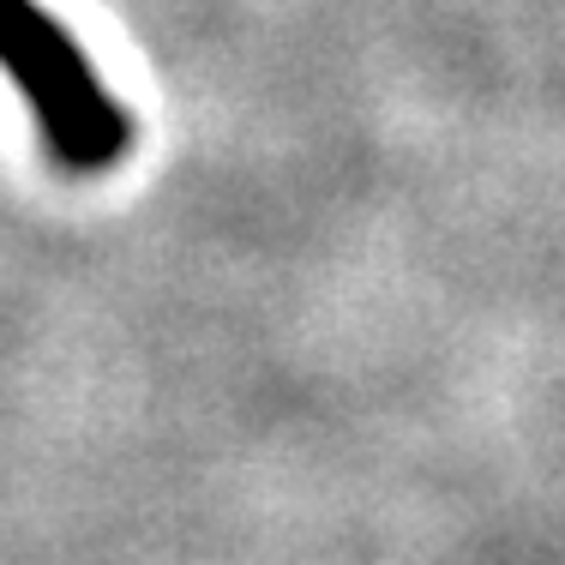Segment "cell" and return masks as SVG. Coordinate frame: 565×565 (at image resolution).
I'll list each match as a JSON object with an SVG mask.
<instances>
[{"mask_svg":"<svg viewBox=\"0 0 565 565\" xmlns=\"http://www.w3.org/2000/svg\"><path fill=\"white\" fill-rule=\"evenodd\" d=\"M0 73L66 174H103L127 157V109L43 0H0Z\"/></svg>","mask_w":565,"mask_h":565,"instance_id":"cell-1","label":"cell"}]
</instances>
